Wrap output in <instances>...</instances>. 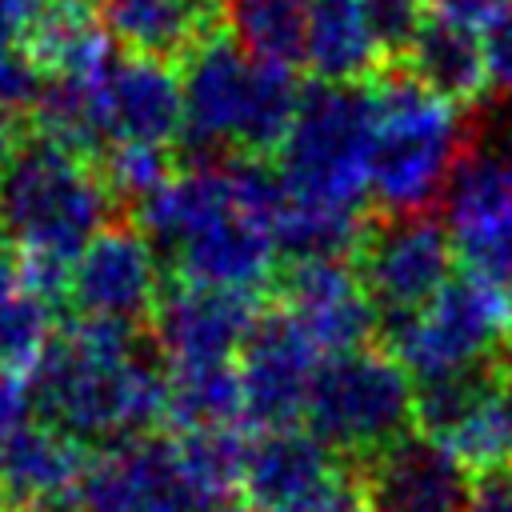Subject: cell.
I'll use <instances>...</instances> for the list:
<instances>
[{
  "label": "cell",
  "mask_w": 512,
  "mask_h": 512,
  "mask_svg": "<svg viewBox=\"0 0 512 512\" xmlns=\"http://www.w3.org/2000/svg\"><path fill=\"white\" fill-rule=\"evenodd\" d=\"M124 216L104 172L56 140L24 128L0 168V236L24 260L72 264L80 248Z\"/></svg>",
  "instance_id": "6da1fadb"
},
{
  "label": "cell",
  "mask_w": 512,
  "mask_h": 512,
  "mask_svg": "<svg viewBox=\"0 0 512 512\" xmlns=\"http://www.w3.org/2000/svg\"><path fill=\"white\" fill-rule=\"evenodd\" d=\"M368 200L376 212H432L460 156L476 144L464 108L420 88L404 68L376 72Z\"/></svg>",
  "instance_id": "7a4b0ae2"
},
{
  "label": "cell",
  "mask_w": 512,
  "mask_h": 512,
  "mask_svg": "<svg viewBox=\"0 0 512 512\" xmlns=\"http://www.w3.org/2000/svg\"><path fill=\"white\" fill-rule=\"evenodd\" d=\"M376 136V88L312 80L292 128L272 156L288 200L368 204V156Z\"/></svg>",
  "instance_id": "3957f363"
},
{
  "label": "cell",
  "mask_w": 512,
  "mask_h": 512,
  "mask_svg": "<svg viewBox=\"0 0 512 512\" xmlns=\"http://www.w3.org/2000/svg\"><path fill=\"white\" fill-rule=\"evenodd\" d=\"M304 428L344 464L400 440L412 432L408 368L380 344L324 356L308 388Z\"/></svg>",
  "instance_id": "277c9868"
},
{
  "label": "cell",
  "mask_w": 512,
  "mask_h": 512,
  "mask_svg": "<svg viewBox=\"0 0 512 512\" xmlns=\"http://www.w3.org/2000/svg\"><path fill=\"white\" fill-rule=\"evenodd\" d=\"M456 268V248L436 212H376L352 252V272L376 308V332L420 312Z\"/></svg>",
  "instance_id": "5b68a950"
},
{
  "label": "cell",
  "mask_w": 512,
  "mask_h": 512,
  "mask_svg": "<svg viewBox=\"0 0 512 512\" xmlns=\"http://www.w3.org/2000/svg\"><path fill=\"white\" fill-rule=\"evenodd\" d=\"M508 336H512V320L500 308V300L460 272L420 312L380 328L376 344L388 348L408 368L412 380H424L440 372L496 364L504 356Z\"/></svg>",
  "instance_id": "8992f818"
},
{
  "label": "cell",
  "mask_w": 512,
  "mask_h": 512,
  "mask_svg": "<svg viewBox=\"0 0 512 512\" xmlns=\"http://www.w3.org/2000/svg\"><path fill=\"white\" fill-rule=\"evenodd\" d=\"M164 268L132 216L108 220L72 260L64 308L72 320L148 328L164 288Z\"/></svg>",
  "instance_id": "52a82bcc"
},
{
  "label": "cell",
  "mask_w": 512,
  "mask_h": 512,
  "mask_svg": "<svg viewBox=\"0 0 512 512\" xmlns=\"http://www.w3.org/2000/svg\"><path fill=\"white\" fill-rule=\"evenodd\" d=\"M320 360L324 356L304 336V328L276 300L264 304L236 356L244 424L268 432V428H292L296 420H304L308 388Z\"/></svg>",
  "instance_id": "ba28073f"
},
{
  "label": "cell",
  "mask_w": 512,
  "mask_h": 512,
  "mask_svg": "<svg viewBox=\"0 0 512 512\" xmlns=\"http://www.w3.org/2000/svg\"><path fill=\"white\" fill-rule=\"evenodd\" d=\"M260 308L264 304L256 292L164 280L160 300L148 316V336L164 352L168 368L236 364Z\"/></svg>",
  "instance_id": "9c48e42d"
},
{
  "label": "cell",
  "mask_w": 512,
  "mask_h": 512,
  "mask_svg": "<svg viewBox=\"0 0 512 512\" xmlns=\"http://www.w3.org/2000/svg\"><path fill=\"white\" fill-rule=\"evenodd\" d=\"M92 112L104 140V156L112 148H172L184 124L180 72L172 64L120 52L92 80Z\"/></svg>",
  "instance_id": "30bf717a"
},
{
  "label": "cell",
  "mask_w": 512,
  "mask_h": 512,
  "mask_svg": "<svg viewBox=\"0 0 512 512\" xmlns=\"http://www.w3.org/2000/svg\"><path fill=\"white\" fill-rule=\"evenodd\" d=\"M344 468L360 488L364 512H468L472 504L476 476L416 428Z\"/></svg>",
  "instance_id": "8fae6325"
},
{
  "label": "cell",
  "mask_w": 512,
  "mask_h": 512,
  "mask_svg": "<svg viewBox=\"0 0 512 512\" xmlns=\"http://www.w3.org/2000/svg\"><path fill=\"white\" fill-rule=\"evenodd\" d=\"M276 304L304 328L320 356H340L376 344V308L364 296L352 260L276 264Z\"/></svg>",
  "instance_id": "7c38bea8"
},
{
  "label": "cell",
  "mask_w": 512,
  "mask_h": 512,
  "mask_svg": "<svg viewBox=\"0 0 512 512\" xmlns=\"http://www.w3.org/2000/svg\"><path fill=\"white\" fill-rule=\"evenodd\" d=\"M92 452L44 420L20 424L0 444V492L8 512H76Z\"/></svg>",
  "instance_id": "4fadbf2b"
},
{
  "label": "cell",
  "mask_w": 512,
  "mask_h": 512,
  "mask_svg": "<svg viewBox=\"0 0 512 512\" xmlns=\"http://www.w3.org/2000/svg\"><path fill=\"white\" fill-rule=\"evenodd\" d=\"M344 472V460L328 452L308 428H268L252 436L240 492L248 512H288L324 492Z\"/></svg>",
  "instance_id": "5bb4252c"
},
{
  "label": "cell",
  "mask_w": 512,
  "mask_h": 512,
  "mask_svg": "<svg viewBox=\"0 0 512 512\" xmlns=\"http://www.w3.org/2000/svg\"><path fill=\"white\" fill-rule=\"evenodd\" d=\"M276 264L280 260H276L272 228L232 208L216 224H208L200 236H192L164 264V276L184 284H204V288L260 292V288H272Z\"/></svg>",
  "instance_id": "9a60e30c"
},
{
  "label": "cell",
  "mask_w": 512,
  "mask_h": 512,
  "mask_svg": "<svg viewBox=\"0 0 512 512\" xmlns=\"http://www.w3.org/2000/svg\"><path fill=\"white\" fill-rule=\"evenodd\" d=\"M96 16L120 52L160 64H180L224 32L220 0H96Z\"/></svg>",
  "instance_id": "2e32d148"
},
{
  "label": "cell",
  "mask_w": 512,
  "mask_h": 512,
  "mask_svg": "<svg viewBox=\"0 0 512 512\" xmlns=\"http://www.w3.org/2000/svg\"><path fill=\"white\" fill-rule=\"evenodd\" d=\"M20 48L44 80H96L100 68L116 56V44L100 24L96 4L36 0V12L20 32Z\"/></svg>",
  "instance_id": "e0dca14e"
},
{
  "label": "cell",
  "mask_w": 512,
  "mask_h": 512,
  "mask_svg": "<svg viewBox=\"0 0 512 512\" xmlns=\"http://www.w3.org/2000/svg\"><path fill=\"white\" fill-rule=\"evenodd\" d=\"M420 88H428L432 96L456 104V108H476L488 92V68H484V44L476 28H464L456 20H444L436 12H428V20L420 24V32L412 36L408 52L400 64Z\"/></svg>",
  "instance_id": "ac0fdd59"
},
{
  "label": "cell",
  "mask_w": 512,
  "mask_h": 512,
  "mask_svg": "<svg viewBox=\"0 0 512 512\" xmlns=\"http://www.w3.org/2000/svg\"><path fill=\"white\" fill-rule=\"evenodd\" d=\"M304 68L328 84H364L384 68L360 0H308Z\"/></svg>",
  "instance_id": "d6986e66"
},
{
  "label": "cell",
  "mask_w": 512,
  "mask_h": 512,
  "mask_svg": "<svg viewBox=\"0 0 512 512\" xmlns=\"http://www.w3.org/2000/svg\"><path fill=\"white\" fill-rule=\"evenodd\" d=\"M512 216V172L508 164L484 148L480 140L460 156L452 168L444 196H440V220L452 240L484 232Z\"/></svg>",
  "instance_id": "ffe728a7"
},
{
  "label": "cell",
  "mask_w": 512,
  "mask_h": 512,
  "mask_svg": "<svg viewBox=\"0 0 512 512\" xmlns=\"http://www.w3.org/2000/svg\"><path fill=\"white\" fill-rule=\"evenodd\" d=\"M372 208L368 204H308L288 200L272 228L276 260L280 264H308V260H352Z\"/></svg>",
  "instance_id": "44dd1931"
},
{
  "label": "cell",
  "mask_w": 512,
  "mask_h": 512,
  "mask_svg": "<svg viewBox=\"0 0 512 512\" xmlns=\"http://www.w3.org/2000/svg\"><path fill=\"white\" fill-rule=\"evenodd\" d=\"M224 32L264 64L300 68L308 52V0H220Z\"/></svg>",
  "instance_id": "7402d4cb"
},
{
  "label": "cell",
  "mask_w": 512,
  "mask_h": 512,
  "mask_svg": "<svg viewBox=\"0 0 512 512\" xmlns=\"http://www.w3.org/2000/svg\"><path fill=\"white\" fill-rule=\"evenodd\" d=\"M164 424L172 436L244 424V396L236 364H204V368H172Z\"/></svg>",
  "instance_id": "603a6c76"
},
{
  "label": "cell",
  "mask_w": 512,
  "mask_h": 512,
  "mask_svg": "<svg viewBox=\"0 0 512 512\" xmlns=\"http://www.w3.org/2000/svg\"><path fill=\"white\" fill-rule=\"evenodd\" d=\"M500 392V364L412 380V428L448 444Z\"/></svg>",
  "instance_id": "cb8c5ba5"
},
{
  "label": "cell",
  "mask_w": 512,
  "mask_h": 512,
  "mask_svg": "<svg viewBox=\"0 0 512 512\" xmlns=\"http://www.w3.org/2000/svg\"><path fill=\"white\" fill-rule=\"evenodd\" d=\"M172 440H176V456H180V468H184L188 484L212 508L232 504V496L240 492L244 464H248V444H252L244 424L184 432V436H172Z\"/></svg>",
  "instance_id": "d4e9b609"
},
{
  "label": "cell",
  "mask_w": 512,
  "mask_h": 512,
  "mask_svg": "<svg viewBox=\"0 0 512 512\" xmlns=\"http://www.w3.org/2000/svg\"><path fill=\"white\" fill-rule=\"evenodd\" d=\"M56 308L40 300L36 292H20L4 312H0V372L28 376L44 348L56 336Z\"/></svg>",
  "instance_id": "484cf974"
},
{
  "label": "cell",
  "mask_w": 512,
  "mask_h": 512,
  "mask_svg": "<svg viewBox=\"0 0 512 512\" xmlns=\"http://www.w3.org/2000/svg\"><path fill=\"white\" fill-rule=\"evenodd\" d=\"M452 248H456V264L464 268V276L488 288L512 320V216L484 232L452 240Z\"/></svg>",
  "instance_id": "4316f807"
},
{
  "label": "cell",
  "mask_w": 512,
  "mask_h": 512,
  "mask_svg": "<svg viewBox=\"0 0 512 512\" xmlns=\"http://www.w3.org/2000/svg\"><path fill=\"white\" fill-rule=\"evenodd\" d=\"M364 4V24L368 36L380 52V64L392 68L404 60L412 36L420 32V24L428 20V0H360Z\"/></svg>",
  "instance_id": "83f0119b"
},
{
  "label": "cell",
  "mask_w": 512,
  "mask_h": 512,
  "mask_svg": "<svg viewBox=\"0 0 512 512\" xmlns=\"http://www.w3.org/2000/svg\"><path fill=\"white\" fill-rule=\"evenodd\" d=\"M40 88H44V76L24 56V48L20 44H4L0 48V112L12 116V120L28 116L36 96H40Z\"/></svg>",
  "instance_id": "f1b7e54d"
},
{
  "label": "cell",
  "mask_w": 512,
  "mask_h": 512,
  "mask_svg": "<svg viewBox=\"0 0 512 512\" xmlns=\"http://www.w3.org/2000/svg\"><path fill=\"white\" fill-rule=\"evenodd\" d=\"M480 44H484L488 92H496L500 104H512V4L492 24H484Z\"/></svg>",
  "instance_id": "f546056e"
},
{
  "label": "cell",
  "mask_w": 512,
  "mask_h": 512,
  "mask_svg": "<svg viewBox=\"0 0 512 512\" xmlns=\"http://www.w3.org/2000/svg\"><path fill=\"white\" fill-rule=\"evenodd\" d=\"M512 0H428V8L444 20H456L464 28H476L484 32V24H492Z\"/></svg>",
  "instance_id": "4dcf8cb0"
},
{
  "label": "cell",
  "mask_w": 512,
  "mask_h": 512,
  "mask_svg": "<svg viewBox=\"0 0 512 512\" xmlns=\"http://www.w3.org/2000/svg\"><path fill=\"white\" fill-rule=\"evenodd\" d=\"M468 512H512V468H492L472 480Z\"/></svg>",
  "instance_id": "1f68e13d"
},
{
  "label": "cell",
  "mask_w": 512,
  "mask_h": 512,
  "mask_svg": "<svg viewBox=\"0 0 512 512\" xmlns=\"http://www.w3.org/2000/svg\"><path fill=\"white\" fill-rule=\"evenodd\" d=\"M288 512H364V500H360V488H356L352 472L344 468L324 492H316L312 500H304V504H296Z\"/></svg>",
  "instance_id": "d6a6232c"
},
{
  "label": "cell",
  "mask_w": 512,
  "mask_h": 512,
  "mask_svg": "<svg viewBox=\"0 0 512 512\" xmlns=\"http://www.w3.org/2000/svg\"><path fill=\"white\" fill-rule=\"evenodd\" d=\"M32 420V408H28V384L24 376H12V372H0V444Z\"/></svg>",
  "instance_id": "836d02e7"
},
{
  "label": "cell",
  "mask_w": 512,
  "mask_h": 512,
  "mask_svg": "<svg viewBox=\"0 0 512 512\" xmlns=\"http://www.w3.org/2000/svg\"><path fill=\"white\" fill-rule=\"evenodd\" d=\"M20 292H24V264H20V252L0 240V312H4Z\"/></svg>",
  "instance_id": "e575fe53"
},
{
  "label": "cell",
  "mask_w": 512,
  "mask_h": 512,
  "mask_svg": "<svg viewBox=\"0 0 512 512\" xmlns=\"http://www.w3.org/2000/svg\"><path fill=\"white\" fill-rule=\"evenodd\" d=\"M32 12H36V0H0V48L20 44V32L32 20Z\"/></svg>",
  "instance_id": "d590c367"
},
{
  "label": "cell",
  "mask_w": 512,
  "mask_h": 512,
  "mask_svg": "<svg viewBox=\"0 0 512 512\" xmlns=\"http://www.w3.org/2000/svg\"><path fill=\"white\" fill-rule=\"evenodd\" d=\"M480 144L492 148L512 172V104H500V112L488 120V140H480Z\"/></svg>",
  "instance_id": "8d00e7d4"
},
{
  "label": "cell",
  "mask_w": 512,
  "mask_h": 512,
  "mask_svg": "<svg viewBox=\"0 0 512 512\" xmlns=\"http://www.w3.org/2000/svg\"><path fill=\"white\" fill-rule=\"evenodd\" d=\"M16 140H20V128H16V120L0 112V168H4V160L12 156V148H16Z\"/></svg>",
  "instance_id": "74e56055"
},
{
  "label": "cell",
  "mask_w": 512,
  "mask_h": 512,
  "mask_svg": "<svg viewBox=\"0 0 512 512\" xmlns=\"http://www.w3.org/2000/svg\"><path fill=\"white\" fill-rule=\"evenodd\" d=\"M500 392H504V400H508V408H512V344H508L504 356H500Z\"/></svg>",
  "instance_id": "f35d334b"
},
{
  "label": "cell",
  "mask_w": 512,
  "mask_h": 512,
  "mask_svg": "<svg viewBox=\"0 0 512 512\" xmlns=\"http://www.w3.org/2000/svg\"><path fill=\"white\" fill-rule=\"evenodd\" d=\"M40 4H96V0H40Z\"/></svg>",
  "instance_id": "ab89813d"
},
{
  "label": "cell",
  "mask_w": 512,
  "mask_h": 512,
  "mask_svg": "<svg viewBox=\"0 0 512 512\" xmlns=\"http://www.w3.org/2000/svg\"><path fill=\"white\" fill-rule=\"evenodd\" d=\"M216 512H248V508H236V504H220Z\"/></svg>",
  "instance_id": "60d3db41"
},
{
  "label": "cell",
  "mask_w": 512,
  "mask_h": 512,
  "mask_svg": "<svg viewBox=\"0 0 512 512\" xmlns=\"http://www.w3.org/2000/svg\"><path fill=\"white\" fill-rule=\"evenodd\" d=\"M0 512H8V504H4V492H0Z\"/></svg>",
  "instance_id": "b9f144b4"
}]
</instances>
